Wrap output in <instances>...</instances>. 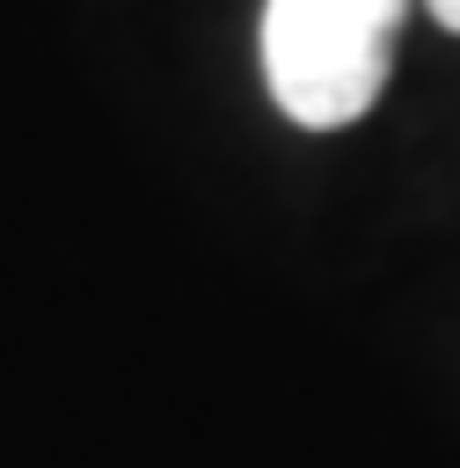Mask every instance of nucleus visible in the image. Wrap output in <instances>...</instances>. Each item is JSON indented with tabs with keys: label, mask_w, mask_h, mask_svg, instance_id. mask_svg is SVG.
Returning <instances> with one entry per match:
<instances>
[{
	"label": "nucleus",
	"mask_w": 460,
	"mask_h": 468,
	"mask_svg": "<svg viewBox=\"0 0 460 468\" xmlns=\"http://www.w3.org/2000/svg\"><path fill=\"white\" fill-rule=\"evenodd\" d=\"M409 7L416 0H263L256 51L270 102L307 132L358 124L394 73Z\"/></svg>",
	"instance_id": "1"
},
{
	"label": "nucleus",
	"mask_w": 460,
	"mask_h": 468,
	"mask_svg": "<svg viewBox=\"0 0 460 468\" xmlns=\"http://www.w3.org/2000/svg\"><path fill=\"white\" fill-rule=\"evenodd\" d=\"M423 7H431V22H438V29H453V37H460V0H423Z\"/></svg>",
	"instance_id": "2"
}]
</instances>
